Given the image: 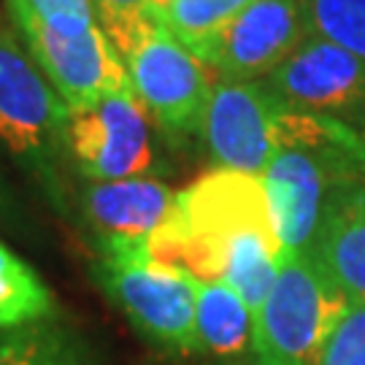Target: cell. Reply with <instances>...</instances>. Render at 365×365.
<instances>
[{"label":"cell","mask_w":365,"mask_h":365,"mask_svg":"<svg viewBox=\"0 0 365 365\" xmlns=\"http://www.w3.org/2000/svg\"><path fill=\"white\" fill-rule=\"evenodd\" d=\"M363 179L365 133L287 106L279 117L276 152L262 170L271 220L284 255L312 247L333 190Z\"/></svg>","instance_id":"6da1fadb"},{"label":"cell","mask_w":365,"mask_h":365,"mask_svg":"<svg viewBox=\"0 0 365 365\" xmlns=\"http://www.w3.org/2000/svg\"><path fill=\"white\" fill-rule=\"evenodd\" d=\"M252 230L276 233L262 176L214 168L173 195L168 217L146 241V257L197 282H220L227 247Z\"/></svg>","instance_id":"7a4b0ae2"},{"label":"cell","mask_w":365,"mask_h":365,"mask_svg":"<svg viewBox=\"0 0 365 365\" xmlns=\"http://www.w3.org/2000/svg\"><path fill=\"white\" fill-rule=\"evenodd\" d=\"M68 106L43 76L16 27L0 19V146L43 187L57 209H66Z\"/></svg>","instance_id":"3957f363"},{"label":"cell","mask_w":365,"mask_h":365,"mask_svg":"<svg viewBox=\"0 0 365 365\" xmlns=\"http://www.w3.org/2000/svg\"><path fill=\"white\" fill-rule=\"evenodd\" d=\"M346 306L312 249L287 252L252 319V365H314Z\"/></svg>","instance_id":"277c9868"},{"label":"cell","mask_w":365,"mask_h":365,"mask_svg":"<svg viewBox=\"0 0 365 365\" xmlns=\"http://www.w3.org/2000/svg\"><path fill=\"white\" fill-rule=\"evenodd\" d=\"M95 279L152 346L176 354L200 352L195 333L197 279L152 262L146 247L98 255Z\"/></svg>","instance_id":"5b68a950"},{"label":"cell","mask_w":365,"mask_h":365,"mask_svg":"<svg viewBox=\"0 0 365 365\" xmlns=\"http://www.w3.org/2000/svg\"><path fill=\"white\" fill-rule=\"evenodd\" d=\"M152 125L155 122L133 90L68 111V163L87 182L155 176L163 160Z\"/></svg>","instance_id":"8992f818"},{"label":"cell","mask_w":365,"mask_h":365,"mask_svg":"<svg viewBox=\"0 0 365 365\" xmlns=\"http://www.w3.org/2000/svg\"><path fill=\"white\" fill-rule=\"evenodd\" d=\"M125 66L138 103L160 130L176 138L200 135L214 90L206 63L155 19L125 54Z\"/></svg>","instance_id":"52a82bcc"},{"label":"cell","mask_w":365,"mask_h":365,"mask_svg":"<svg viewBox=\"0 0 365 365\" xmlns=\"http://www.w3.org/2000/svg\"><path fill=\"white\" fill-rule=\"evenodd\" d=\"M265 84L295 111L365 133V60L309 33Z\"/></svg>","instance_id":"ba28073f"},{"label":"cell","mask_w":365,"mask_h":365,"mask_svg":"<svg viewBox=\"0 0 365 365\" xmlns=\"http://www.w3.org/2000/svg\"><path fill=\"white\" fill-rule=\"evenodd\" d=\"M284 108L287 103L265 78L214 84L200 128L214 165L262 176L276 152L279 117Z\"/></svg>","instance_id":"9c48e42d"},{"label":"cell","mask_w":365,"mask_h":365,"mask_svg":"<svg viewBox=\"0 0 365 365\" xmlns=\"http://www.w3.org/2000/svg\"><path fill=\"white\" fill-rule=\"evenodd\" d=\"M16 33L25 38L27 52L52 81L68 111L133 90L128 66L101 25H92L81 36H60L46 27H25Z\"/></svg>","instance_id":"30bf717a"},{"label":"cell","mask_w":365,"mask_h":365,"mask_svg":"<svg viewBox=\"0 0 365 365\" xmlns=\"http://www.w3.org/2000/svg\"><path fill=\"white\" fill-rule=\"evenodd\" d=\"M312 33L303 0H252L225 25L211 68L220 81H260Z\"/></svg>","instance_id":"8fae6325"},{"label":"cell","mask_w":365,"mask_h":365,"mask_svg":"<svg viewBox=\"0 0 365 365\" xmlns=\"http://www.w3.org/2000/svg\"><path fill=\"white\" fill-rule=\"evenodd\" d=\"M173 190L155 176L90 182L81 190V211L98 244H141L168 217Z\"/></svg>","instance_id":"7c38bea8"},{"label":"cell","mask_w":365,"mask_h":365,"mask_svg":"<svg viewBox=\"0 0 365 365\" xmlns=\"http://www.w3.org/2000/svg\"><path fill=\"white\" fill-rule=\"evenodd\" d=\"M309 249L344 298L365 303V179L333 190Z\"/></svg>","instance_id":"4fadbf2b"},{"label":"cell","mask_w":365,"mask_h":365,"mask_svg":"<svg viewBox=\"0 0 365 365\" xmlns=\"http://www.w3.org/2000/svg\"><path fill=\"white\" fill-rule=\"evenodd\" d=\"M195 333L200 352L235 363L252 346V312L225 279L197 282Z\"/></svg>","instance_id":"5bb4252c"},{"label":"cell","mask_w":365,"mask_h":365,"mask_svg":"<svg viewBox=\"0 0 365 365\" xmlns=\"http://www.w3.org/2000/svg\"><path fill=\"white\" fill-rule=\"evenodd\" d=\"M0 365H92L90 346L60 319L0 330Z\"/></svg>","instance_id":"9a60e30c"},{"label":"cell","mask_w":365,"mask_h":365,"mask_svg":"<svg viewBox=\"0 0 365 365\" xmlns=\"http://www.w3.org/2000/svg\"><path fill=\"white\" fill-rule=\"evenodd\" d=\"M282 260H284V249L276 233H268V230H252V233L238 235L227 247L222 279L244 298L252 312V319L274 287Z\"/></svg>","instance_id":"2e32d148"},{"label":"cell","mask_w":365,"mask_h":365,"mask_svg":"<svg viewBox=\"0 0 365 365\" xmlns=\"http://www.w3.org/2000/svg\"><path fill=\"white\" fill-rule=\"evenodd\" d=\"M54 295L33 265L0 241V330L54 317Z\"/></svg>","instance_id":"e0dca14e"},{"label":"cell","mask_w":365,"mask_h":365,"mask_svg":"<svg viewBox=\"0 0 365 365\" xmlns=\"http://www.w3.org/2000/svg\"><path fill=\"white\" fill-rule=\"evenodd\" d=\"M16 30L46 27L60 36H81L98 25L95 0H6Z\"/></svg>","instance_id":"ac0fdd59"},{"label":"cell","mask_w":365,"mask_h":365,"mask_svg":"<svg viewBox=\"0 0 365 365\" xmlns=\"http://www.w3.org/2000/svg\"><path fill=\"white\" fill-rule=\"evenodd\" d=\"M314 36L365 60V0H303Z\"/></svg>","instance_id":"d6986e66"},{"label":"cell","mask_w":365,"mask_h":365,"mask_svg":"<svg viewBox=\"0 0 365 365\" xmlns=\"http://www.w3.org/2000/svg\"><path fill=\"white\" fill-rule=\"evenodd\" d=\"M95 9L101 27L117 46L122 60L155 22L152 0H95Z\"/></svg>","instance_id":"ffe728a7"},{"label":"cell","mask_w":365,"mask_h":365,"mask_svg":"<svg viewBox=\"0 0 365 365\" xmlns=\"http://www.w3.org/2000/svg\"><path fill=\"white\" fill-rule=\"evenodd\" d=\"M314 365H365V303H349L344 309Z\"/></svg>","instance_id":"44dd1931"},{"label":"cell","mask_w":365,"mask_h":365,"mask_svg":"<svg viewBox=\"0 0 365 365\" xmlns=\"http://www.w3.org/2000/svg\"><path fill=\"white\" fill-rule=\"evenodd\" d=\"M6 211V192H3V187H0V214Z\"/></svg>","instance_id":"7402d4cb"},{"label":"cell","mask_w":365,"mask_h":365,"mask_svg":"<svg viewBox=\"0 0 365 365\" xmlns=\"http://www.w3.org/2000/svg\"><path fill=\"white\" fill-rule=\"evenodd\" d=\"M163 3H165V0H152V9H160Z\"/></svg>","instance_id":"603a6c76"},{"label":"cell","mask_w":365,"mask_h":365,"mask_svg":"<svg viewBox=\"0 0 365 365\" xmlns=\"http://www.w3.org/2000/svg\"><path fill=\"white\" fill-rule=\"evenodd\" d=\"M227 365H247V363H241V360H235V363H227Z\"/></svg>","instance_id":"cb8c5ba5"}]
</instances>
